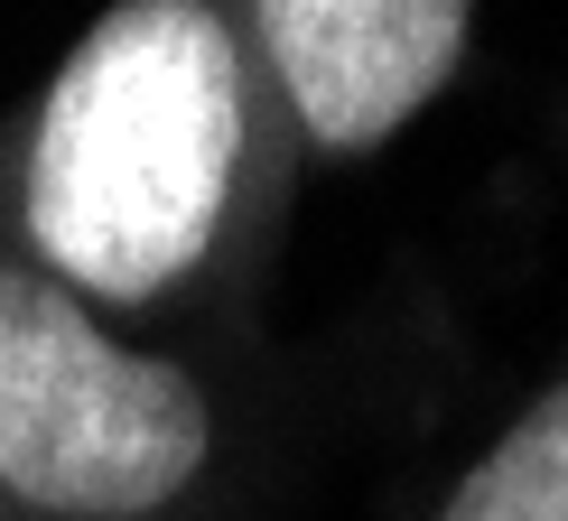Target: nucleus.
I'll return each instance as SVG.
<instances>
[{
  "mask_svg": "<svg viewBox=\"0 0 568 521\" xmlns=\"http://www.w3.org/2000/svg\"><path fill=\"white\" fill-rule=\"evenodd\" d=\"M298 186L233 0H122L0 112V252L196 364L243 345Z\"/></svg>",
  "mask_w": 568,
  "mask_h": 521,
  "instance_id": "obj_1",
  "label": "nucleus"
},
{
  "mask_svg": "<svg viewBox=\"0 0 568 521\" xmlns=\"http://www.w3.org/2000/svg\"><path fill=\"white\" fill-rule=\"evenodd\" d=\"M233 19L280 103L298 177L373 159L419 112H438L485 38L466 0H243Z\"/></svg>",
  "mask_w": 568,
  "mask_h": 521,
  "instance_id": "obj_3",
  "label": "nucleus"
},
{
  "mask_svg": "<svg viewBox=\"0 0 568 521\" xmlns=\"http://www.w3.org/2000/svg\"><path fill=\"white\" fill-rule=\"evenodd\" d=\"M429 521H568V345L523 391V410L457 466Z\"/></svg>",
  "mask_w": 568,
  "mask_h": 521,
  "instance_id": "obj_4",
  "label": "nucleus"
},
{
  "mask_svg": "<svg viewBox=\"0 0 568 521\" xmlns=\"http://www.w3.org/2000/svg\"><path fill=\"white\" fill-rule=\"evenodd\" d=\"M233 484V372L131 345L0 252V521H215Z\"/></svg>",
  "mask_w": 568,
  "mask_h": 521,
  "instance_id": "obj_2",
  "label": "nucleus"
}]
</instances>
